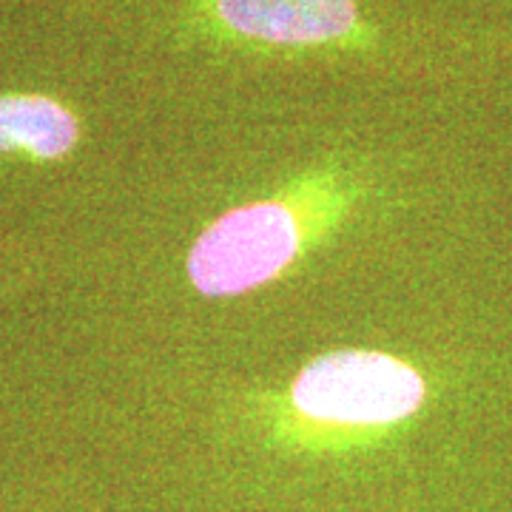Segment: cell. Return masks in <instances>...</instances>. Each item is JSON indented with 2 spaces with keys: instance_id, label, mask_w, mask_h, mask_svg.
<instances>
[{
  "instance_id": "6da1fadb",
  "label": "cell",
  "mask_w": 512,
  "mask_h": 512,
  "mask_svg": "<svg viewBox=\"0 0 512 512\" xmlns=\"http://www.w3.org/2000/svg\"><path fill=\"white\" fill-rule=\"evenodd\" d=\"M424 399L419 370L376 350L319 356L291 387L293 407L305 419L339 427H390L419 413Z\"/></svg>"
},
{
  "instance_id": "7a4b0ae2",
  "label": "cell",
  "mask_w": 512,
  "mask_h": 512,
  "mask_svg": "<svg viewBox=\"0 0 512 512\" xmlns=\"http://www.w3.org/2000/svg\"><path fill=\"white\" fill-rule=\"evenodd\" d=\"M299 251V222L282 202L234 208L188 254V276L202 296H239L271 282Z\"/></svg>"
},
{
  "instance_id": "3957f363",
  "label": "cell",
  "mask_w": 512,
  "mask_h": 512,
  "mask_svg": "<svg viewBox=\"0 0 512 512\" xmlns=\"http://www.w3.org/2000/svg\"><path fill=\"white\" fill-rule=\"evenodd\" d=\"M217 12L237 35L279 46L328 43L356 26V0H217Z\"/></svg>"
},
{
  "instance_id": "277c9868",
  "label": "cell",
  "mask_w": 512,
  "mask_h": 512,
  "mask_svg": "<svg viewBox=\"0 0 512 512\" xmlns=\"http://www.w3.org/2000/svg\"><path fill=\"white\" fill-rule=\"evenodd\" d=\"M80 137L72 111L40 94L0 97V151H26L37 160L66 157Z\"/></svg>"
}]
</instances>
